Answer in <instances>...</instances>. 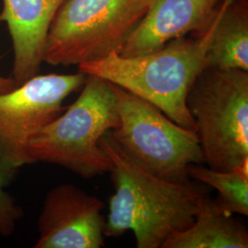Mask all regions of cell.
Returning a JSON list of instances; mask_svg holds the SVG:
<instances>
[{"label": "cell", "instance_id": "1", "mask_svg": "<svg viewBox=\"0 0 248 248\" xmlns=\"http://www.w3.org/2000/svg\"><path fill=\"white\" fill-rule=\"evenodd\" d=\"M99 143L112 163L109 173L114 186L105 237L132 231L136 248H162L169 236L193 223L210 186L193 179L174 182L151 174L122 150L109 132Z\"/></svg>", "mask_w": 248, "mask_h": 248}, {"label": "cell", "instance_id": "2", "mask_svg": "<svg viewBox=\"0 0 248 248\" xmlns=\"http://www.w3.org/2000/svg\"><path fill=\"white\" fill-rule=\"evenodd\" d=\"M229 1L223 0L219 13L203 33L177 38L157 51L138 56L110 53L98 61L80 63L78 71L132 92L157 107L179 126L196 133L186 97L198 76L207 68L206 55L213 31Z\"/></svg>", "mask_w": 248, "mask_h": 248}, {"label": "cell", "instance_id": "3", "mask_svg": "<svg viewBox=\"0 0 248 248\" xmlns=\"http://www.w3.org/2000/svg\"><path fill=\"white\" fill-rule=\"evenodd\" d=\"M118 124L111 83L89 75L79 97L31 138L28 152L33 163L56 165L86 179L101 176L112 163L99 142Z\"/></svg>", "mask_w": 248, "mask_h": 248}, {"label": "cell", "instance_id": "4", "mask_svg": "<svg viewBox=\"0 0 248 248\" xmlns=\"http://www.w3.org/2000/svg\"><path fill=\"white\" fill-rule=\"evenodd\" d=\"M153 0H65L50 27L44 62L78 65L122 51Z\"/></svg>", "mask_w": 248, "mask_h": 248}, {"label": "cell", "instance_id": "5", "mask_svg": "<svg viewBox=\"0 0 248 248\" xmlns=\"http://www.w3.org/2000/svg\"><path fill=\"white\" fill-rule=\"evenodd\" d=\"M209 168L227 171L248 159V71L207 67L186 97Z\"/></svg>", "mask_w": 248, "mask_h": 248}, {"label": "cell", "instance_id": "6", "mask_svg": "<svg viewBox=\"0 0 248 248\" xmlns=\"http://www.w3.org/2000/svg\"><path fill=\"white\" fill-rule=\"evenodd\" d=\"M119 124L112 138L128 156L156 177L190 180L187 168L204 164L195 132L179 126L147 100L111 83Z\"/></svg>", "mask_w": 248, "mask_h": 248}, {"label": "cell", "instance_id": "7", "mask_svg": "<svg viewBox=\"0 0 248 248\" xmlns=\"http://www.w3.org/2000/svg\"><path fill=\"white\" fill-rule=\"evenodd\" d=\"M87 75H36L0 96V155L20 169L34 164L28 152L31 138L61 115L63 101L81 89Z\"/></svg>", "mask_w": 248, "mask_h": 248}, {"label": "cell", "instance_id": "8", "mask_svg": "<svg viewBox=\"0 0 248 248\" xmlns=\"http://www.w3.org/2000/svg\"><path fill=\"white\" fill-rule=\"evenodd\" d=\"M104 202L73 184L54 186L38 218L34 248H100L105 246Z\"/></svg>", "mask_w": 248, "mask_h": 248}, {"label": "cell", "instance_id": "9", "mask_svg": "<svg viewBox=\"0 0 248 248\" xmlns=\"http://www.w3.org/2000/svg\"><path fill=\"white\" fill-rule=\"evenodd\" d=\"M223 0H153L150 8L124 44L120 55L133 57L157 51L189 32H205Z\"/></svg>", "mask_w": 248, "mask_h": 248}, {"label": "cell", "instance_id": "10", "mask_svg": "<svg viewBox=\"0 0 248 248\" xmlns=\"http://www.w3.org/2000/svg\"><path fill=\"white\" fill-rule=\"evenodd\" d=\"M65 0H3L0 24L5 23L12 42L11 78L20 86L40 71L46 39Z\"/></svg>", "mask_w": 248, "mask_h": 248}, {"label": "cell", "instance_id": "11", "mask_svg": "<svg viewBox=\"0 0 248 248\" xmlns=\"http://www.w3.org/2000/svg\"><path fill=\"white\" fill-rule=\"evenodd\" d=\"M248 232L210 194L202 200L193 223L173 233L162 248H248Z\"/></svg>", "mask_w": 248, "mask_h": 248}, {"label": "cell", "instance_id": "12", "mask_svg": "<svg viewBox=\"0 0 248 248\" xmlns=\"http://www.w3.org/2000/svg\"><path fill=\"white\" fill-rule=\"evenodd\" d=\"M207 67L248 71V0H230L213 31Z\"/></svg>", "mask_w": 248, "mask_h": 248}, {"label": "cell", "instance_id": "13", "mask_svg": "<svg viewBox=\"0 0 248 248\" xmlns=\"http://www.w3.org/2000/svg\"><path fill=\"white\" fill-rule=\"evenodd\" d=\"M190 179L213 187L218 191L215 199L222 209L232 213L248 215V159L234 169L222 171L194 164L187 168Z\"/></svg>", "mask_w": 248, "mask_h": 248}, {"label": "cell", "instance_id": "14", "mask_svg": "<svg viewBox=\"0 0 248 248\" xmlns=\"http://www.w3.org/2000/svg\"><path fill=\"white\" fill-rule=\"evenodd\" d=\"M18 171L0 155V237L10 236L23 217L21 207L7 191Z\"/></svg>", "mask_w": 248, "mask_h": 248}, {"label": "cell", "instance_id": "15", "mask_svg": "<svg viewBox=\"0 0 248 248\" xmlns=\"http://www.w3.org/2000/svg\"><path fill=\"white\" fill-rule=\"evenodd\" d=\"M18 84L11 77L6 78L0 75V96L18 88Z\"/></svg>", "mask_w": 248, "mask_h": 248}]
</instances>
